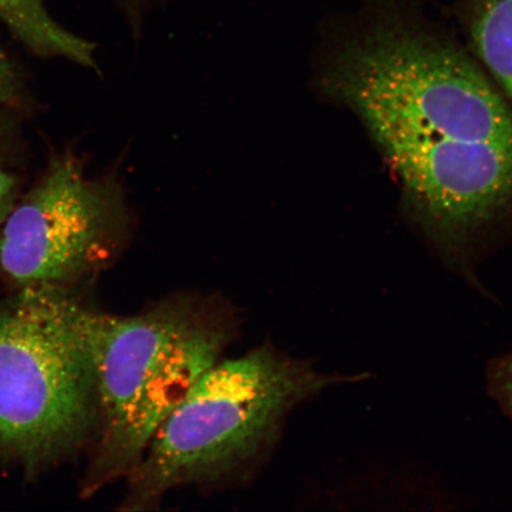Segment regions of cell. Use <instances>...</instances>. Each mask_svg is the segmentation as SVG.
<instances>
[{"instance_id":"cell-2","label":"cell","mask_w":512,"mask_h":512,"mask_svg":"<svg viewBox=\"0 0 512 512\" xmlns=\"http://www.w3.org/2000/svg\"><path fill=\"white\" fill-rule=\"evenodd\" d=\"M98 428L83 494L124 478L160 425L238 332L227 304L174 294L132 316L83 309Z\"/></svg>"},{"instance_id":"cell-3","label":"cell","mask_w":512,"mask_h":512,"mask_svg":"<svg viewBox=\"0 0 512 512\" xmlns=\"http://www.w3.org/2000/svg\"><path fill=\"white\" fill-rule=\"evenodd\" d=\"M311 382L305 369L272 345L221 358L153 435L125 477L120 509L152 510L171 491L247 479L274 450L287 414Z\"/></svg>"},{"instance_id":"cell-7","label":"cell","mask_w":512,"mask_h":512,"mask_svg":"<svg viewBox=\"0 0 512 512\" xmlns=\"http://www.w3.org/2000/svg\"><path fill=\"white\" fill-rule=\"evenodd\" d=\"M460 14L480 61L512 99V0H460Z\"/></svg>"},{"instance_id":"cell-6","label":"cell","mask_w":512,"mask_h":512,"mask_svg":"<svg viewBox=\"0 0 512 512\" xmlns=\"http://www.w3.org/2000/svg\"><path fill=\"white\" fill-rule=\"evenodd\" d=\"M0 21L32 53L62 57L98 72L95 46L61 27L48 14L43 0H0Z\"/></svg>"},{"instance_id":"cell-8","label":"cell","mask_w":512,"mask_h":512,"mask_svg":"<svg viewBox=\"0 0 512 512\" xmlns=\"http://www.w3.org/2000/svg\"><path fill=\"white\" fill-rule=\"evenodd\" d=\"M19 95V80L14 67L0 49V105L11 104Z\"/></svg>"},{"instance_id":"cell-5","label":"cell","mask_w":512,"mask_h":512,"mask_svg":"<svg viewBox=\"0 0 512 512\" xmlns=\"http://www.w3.org/2000/svg\"><path fill=\"white\" fill-rule=\"evenodd\" d=\"M89 177L73 153L57 158L41 182L12 207L0 228V270L19 287H66L118 258L137 216L120 165Z\"/></svg>"},{"instance_id":"cell-10","label":"cell","mask_w":512,"mask_h":512,"mask_svg":"<svg viewBox=\"0 0 512 512\" xmlns=\"http://www.w3.org/2000/svg\"><path fill=\"white\" fill-rule=\"evenodd\" d=\"M4 133H5V125L3 123V120L0 119V139H2V137L4 136Z\"/></svg>"},{"instance_id":"cell-1","label":"cell","mask_w":512,"mask_h":512,"mask_svg":"<svg viewBox=\"0 0 512 512\" xmlns=\"http://www.w3.org/2000/svg\"><path fill=\"white\" fill-rule=\"evenodd\" d=\"M316 79L360 118L427 229L462 238L512 213V107L451 38L380 9L331 44Z\"/></svg>"},{"instance_id":"cell-4","label":"cell","mask_w":512,"mask_h":512,"mask_svg":"<svg viewBox=\"0 0 512 512\" xmlns=\"http://www.w3.org/2000/svg\"><path fill=\"white\" fill-rule=\"evenodd\" d=\"M83 309L66 287L32 286L0 312V456L28 469L95 437L98 405Z\"/></svg>"},{"instance_id":"cell-9","label":"cell","mask_w":512,"mask_h":512,"mask_svg":"<svg viewBox=\"0 0 512 512\" xmlns=\"http://www.w3.org/2000/svg\"><path fill=\"white\" fill-rule=\"evenodd\" d=\"M16 181L8 172L0 170V228L14 207Z\"/></svg>"}]
</instances>
